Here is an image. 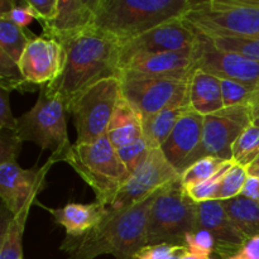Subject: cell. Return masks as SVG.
<instances>
[{
	"instance_id": "cell-1",
	"label": "cell",
	"mask_w": 259,
	"mask_h": 259,
	"mask_svg": "<svg viewBox=\"0 0 259 259\" xmlns=\"http://www.w3.org/2000/svg\"><path fill=\"white\" fill-rule=\"evenodd\" d=\"M157 194L123 209L110 207L103 222L88 233L80 237L66 235L60 249L68 259H95L104 254L134 259L147 247V217Z\"/></svg>"
},
{
	"instance_id": "cell-2",
	"label": "cell",
	"mask_w": 259,
	"mask_h": 259,
	"mask_svg": "<svg viewBox=\"0 0 259 259\" xmlns=\"http://www.w3.org/2000/svg\"><path fill=\"white\" fill-rule=\"evenodd\" d=\"M61 43L65 50L62 72L47 86L63 99L67 109L86 88L120 73V43L95 27Z\"/></svg>"
},
{
	"instance_id": "cell-3",
	"label": "cell",
	"mask_w": 259,
	"mask_h": 259,
	"mask_svg": "<svg viewBox=\"0 0 259 259\" xmlns=\"http://www.w3.org/2000/svg\"><path fill=\"white\" fill-rule=\"evenodd\" d=\"M195 4L196 0H94V27L121 45L158 25L181 19Z\"/></svg>"
},
{
	"instance_id": "cell-4",
	"label": "cell",
	"mask_w": 259,
	"mask_h": 259,
	"mask_svg": "<svg viewBox=\"0 0 259 259\" xmlns=\"http://www.w3.org/2000/svg\"><path fill=\"white\" fill-rule=\"evenodd\" d=\"M65 162L93 189L96 201L109 207L129 177L106 134L91 143L72 144Z\"/></svg>"
},
{
	"instance_id": "cell-5",
	"label": "cell",
	"mask_w": 259,
	"mask_h": 259,
	"mask_svg": "<svg viewBox=\"0 0 259 259\" xmlns=\"http://www.w3.org/2000/svg\"><path fill=\"white\" fill-rule=\"evenodd\" d=\"M67 113L63 99L47 85L40 86L34 106L18 118L15 133L22 142H34L42 151L52 152V163L65 162L72 147L67 133Z\"/></svg>"
},
{
	"instance_id": "cell-6",
	"label": "cell",
	"mask_w": 259,
	"mask_h": 259,
	"mask_svg": "<svg viewBox=\"0 0 259 259\" xmlns=\"http://www.w3.org/2000/svg\"><path fill=\"white\" fill-rule=\"evenodd\" d=\"M197 204L177 181L157 194L147 217V245L186 247V237L199 229Z\"/></svg>"
},
{
	"instance_id": "cell-7",
	"label": "cell",
	"mask_w": 259,
	"mask_h": 259,
	"mask_svg": "<svg viewBox=\"0 0 259 259\" xmlns=\"http://www.w3.org/2000/svg\"><path fill=\"white\" fill-rule=\"evenodd\" d=\"M184 20L201 34L259 38V0H196Z\"/></svg>"
},
{
	"instance_id": "cell-8",
	"label": "cell",
	"mask_w": 259,
	"mask_h": 259,
	"mask_svg": "<svg viewBox=\"0 0 259 259\" xmlns=\"http://www.w3.org/2000/svg\"><path fill=\"white\" fill-rule=\"evenodd\" d=\"M23 142L15 132L2 131L0 138V197L13 217L30 210L35 196L42 190L48 161L42 168L25 169L18 164Z\"/></svg>"
},
{
	"instance_id": "cell-9",
	"label": "cell",
	"mask_w": 259,
	"mask_h": 259,
	"mask_svg": "<svg viewBox=\"0 0 259 259\" xmlns=\"http://www.w3.org/2000/svg\"><path fill=\"white\" fill-rule=\"evenodd\" d=\"M121 96L119 76L104 78L86 88L68 105L77 133L76 143H91L106 134Z\"/></svg>"
},
{
	"instance_id": "cell-10",
	"label": "cell",
	"mask_w": 259,
	"mask_h": 259,
	"mask_svg": "<svg viewBox=\"0 0 259 259\" xmlns=\"http://www.w3.org/2000/svg\"><path fill=\"white\" fill-rule=\"evenodd\" d=\"M123 98L146 119L172 105L189 104L190 78L151 76L120 71Z\"/></svg>"
},
{
	"instance_id": "cell-11",
	"label": "cell",
	"mask_w": 259,
	"mask_h": 259,
	"mask_svg": "<svg viewBox=\"0 0 259 259\" xmlns=\"http://www.w3.org/2000/svg\"><path fill=\"white\" fill-rule=\"evenodd\" d=\"M253 124L249 106H232L204 116L202 137L199 147L181 167L180 175L204 157L233 161V146L238 137Z\"/></svg>"
},
{
	"instance_id": "cell-12",
	"label": "cell",
	"mask_w": 259,
	"mask_h": 259,
	"mask_svg": "<svg viewBox=\"0 0 259 259\" xmlns=\"http://www.w3.org/2000/svg\"><path fill=\"white\" fill-rule=\"evenodd\" d=\"M180 177L181 175L167 161L161 148L151 149L146 161L129 175L110 207L123 209L137 204L180 181Z\"/></svg>"
},
{
	"instance_id": "cell-13",
	"label": "cell",
	"mask_w": 259,
	"mask_h": 259,
	"mask_svg": "<svg viewBox=\"0 0 259 259\" xmlns=\"http://www.w3.org/2000/svg\"><path fill=\"white\" fill-rule=\"evenodd\" d=\"M200 35L181 19L158 25L138 37L120 45V60L138 53L185 52L196 50Z\"/></svg>"
},
{
	"instance_id": "cell-14",
	"label": "cell",
	"mask_w": 259,
	"mask_h": 259,
	"mask_svg": "<svg viewBox=\"0 0 259 259\" xmlns=\"http://www.w3.org/2000/svg\"><path fill=\"white\" fill-rule=\"evenodd\" d=\"M65 63L62 43L47 35H34L19 58L20 73L30 85L45 86L60 77Z\"/></svg>"
},
{
	"instance_id": "cell-15",
	"label": "cell",
	"mask_w": 259,
	"mask_h": 259,
	"mask_svg": "<svg viewBox=\"0 0 259 259\" xmlns=\"http://www.w3.org/2000/svg\"><path fill=\"white\" fill-rule=\"evenodd\" d=\"M196 68L206 71L220 78L239 81L259 86V61L234 52L217 50L201 33Z\"/></svg>"
},
{
	"instance_id": "cell-16",
	"label": "cell",
	"mask_w": 259,
	"mask_h": 259,
	"mask_svg": "<svg viewBox=\"0 0 259 259\" xmlns=\"http://www.w3.org/2000/svg\"><path fill=\"white\" fill-rule=\"evenodd\" d=\"M196 50L185 52L138 53L120 60V71L151 76H174L190 78L196 68Z\"/></svg>"
},
{
	"instance_id": "cell-17",
	"label": "cell",
	"mask_w": 259,
	"mask_h": 259,
	"mask_svg": "<svg viewBox=\"0 0 259 259\" xmlns=\"http://www.w3.org/2000/svg\"><path fill=\"white\" fill-rule=\"evenodd\" d=\"M94 22V0H58L56 17L42 24L43 34L62 42L93 28Z\"/></svg>"
},
{
	"instance_id": "cell-18",
	"label": "cell",
	"mask_w": 259,
	"mask_h": 259,
	"mask_svg": "<svg viewBox=\"0 0 259 259\" xmlns=\"http://www.w3.org/2000/svg\"><path fill=\"white\" fill-rule=\"evenodd\" d=\"M204 116L195 113L191 108L185 111L175 125L168 138L161 147L167 161L175 168L181 171L182 164L199 147L202 137Z\"/></svg>"
},
{
	"instance_id": "cell-19",
	"label": "cell",
	"mask_w": 259,
	"mask_h": 259,
	"mask_svg": "<svg viewBox=\"0 0 259 259\" xmlns=\"http://www.w3.org/2000/svg\"><path fill=\"white\" fill-rule=\"evenodd\" d=\"M197 215H199V227L209 230L214 235L217 240L215 253L218 255H222L223 253L243 244L247 240L235 228L224 205L219 200L197 204Z\"/></svg>"
},
{
	"instance_id": "cell-20",
	"label": "cell",
	"mask_w": 259,
	"mask_h": 259,
	"mask_svg": "<svg viewBox=\"0 0 259 259\" xmlns=\"http://www.w3.org/2000/svg\"><path fill=\"white\" fill-rule=\"evenodd\" d=\"M110 207L101 202L76 204L70 202L60 209H48L57 225L66 229L68 237H80L103 222Z\"/></svg>"
},
{
	"instance_id": "cell-21",
	"label": "cell",
	"mask_w": 259,
	"mask_h": 259,
	"mask_svg": "<svg viewBox=\"0 0 259 259\" xmlns=\"http://www.w3.org/2000/svg\"><path fill=\"white\" fill-rule=\"evenodd\" d=\"M190 108L202 116L224 109L220 78L201 68H195L189 83Z\"/></svg>"
},
{
	"instance_id": "cell-22",
	"label": "cell",
	"mask_w": 259,
	"mask_h": 259,
	"mask_svg": "<svg viewBox=\"0 0 259 259\" xmlns=\"http://www.w3.org/2000/svg\"><path fill=\"white\" fill-rule=\"evenodd\" d=\"M106 136L115 149L128 146L143 137V119L123 95L116 104Z\"/></svg>"
},
{
	"instance_id": "cell-23",
	"label": "cell",
	"mask_w": 259,
	"mask_h": 259,
	"mask_svg": "<svg viewBox=\"0 0 259 259\" xmlns=\"http://www.w3.org/2000/svg\"><path fill=\"white\" fill-rule=\"evenodd\" d=\"M190 109L189 104L172 105L148 118L143 119V137L148 146L153 148H161L171 132L174 131L182 114Z\"/></svg>"
},
{
	"instance_id": "cell-24",
	"label": "cell",
	"mask_w": 259,
	"mask_h": 259,
	"mask_svg": "<svg viewBox=\"0 0 259 259\" xmlns=\"http://www.w3.org/2000/svg\"><path fill=\"white\" fill-rule=\"evenodd\" d=\"M228 215L234 223L235 228L245 238L259 235V202L248 197L240 196L222 201Z\"/></svg>"
},
{
	"instance_id": "cell-25",
	"label": "cell",
	"mask_w": 259,
	"mask_h": 259,
	"mask_svg": "<svg viewBox=\"0 0 259 259\" xmlns=\"http://www.w3.org/2000/svg\"><path fill=\"white\" fill-rule=\"evenodd\" d=\"M30 210L5 218L3 214L0 232V259H23V233Z\"/></svg>"
},
{
	"instance_id": "cell-26",
	"label": "cell",
	"mask_w": 259,
	"mask_h": 259,
	"mask_svg": "<svg viewBox=\"0 0 259 259\" xmlns=\"http://www.w3.org/2000/svg\"><path fill=\"white\" fill-rule=\"evenodd\" d=\"M33 37L34 35L29 34L25 28L14 24L8 18L0 17V51L15 62H19L20 56Z\"/></svg>"
},
{
	"instance_id": "cell-27",
	"label": "cell",
	"mask_w": 259,
	"mask_h": 259,
	"mask_svg": "<svg viewBox=\"0 0 259 259\" xmlns=\"http://www.w3.org/2000/svg\"><path fill=\"white\" fill-rule=\"evenodd\" d=\"M220 83H222L223 101L225 108H232V106L250 108L258 100L259 86L248 85L229 78H220Z\"/></svg>"
},
{
	"instance_id": "cell-28",
	"label": "cell",
	"mask_w": 259,
	"mask_h": 259,
	"mask_svg": "<svg viewBox=\"0 0 259 259\" xmlns=\"http://www.w3.org/2000/svg\"><path fill=\"white\" fill-rule=\"evenodd\" d=\"M259 157V126H248L233 146V161L249 168Z\"/></svg>"
},
{
	"instance_id": "cell-29",
	"label": "cell",
	"mask_w": 259,
	"mask_h": 259,
	"mask_svg": "<svg viewBox=\"0 0 259 259\" xmlns=\"http://www.w3.org/2000/svg\"><path fill=\"white\" fill-rule=\"evenodd\" d=\"M217 50L234 52L252 60L259 61V38L230 37V35H206Z\"/></svg>"
},
{
	"instance_id": "cell-30",
	"label": "cell",
	"mask_w": 259,
	"mask_h": 259,
	"mask_svg": "<svg viewBox=\"0 0 259 259\" xmlns=\"http://www.w3.org/2000/svg\"><path fill=\"white\" fill-rule=\"evenodd\" d=\"M227 162L225 159L217 158V157H204L199 159L181 174V177H180L181 186L185 189L191 185L206 181L207 179L214 176L219 169H222Z\"/></svg>"
},
{
	"instance_id": "cell-31",
	"label": "cell",
	"mask_w": 259,
	"mask_h": 259,
	"mask_svg": "<svg viewBox=\"0 0 259 259\" xmlns=\"http://www.w3.org/2000/svg\"><path fill=\"white\" fill-rule=\"evenodd\" d=\"M234 163V161H228L222 169H219L214 176L207 179L206 181L185 187L184 190L187 194V196H189L192 201L196 202V204L217 200L220 186H222L223 179H224L228 169H229Z\"/></svg>"
},
{
	"instance_id": "cell-32",
	"label": "cell",
	"mask_w": 259,
	"mask_h": 259,
	"mask_svg": "<svg viewBox=\"0 0 259 259\" xmlns=\"http://www.w3.org/2000/svg\"><path fill=\"white\" fill-rule=\"evenodd\" d=\"M32 86L20 73L18 62L12 60L7 53L0 51V88L12 93L15 90H32Z\"/></svg>"
},
{
	"instance_id": "cell-33",
	"label": "cell",
	"mask_w": 259,
	"mask_h": 259,
	"mask_svg": "<svg viewBox=\"0 0 259 259\" xmlns=\"http://www.w3.org/2000/svg\"><path fill=\"white\" fill-rule=\"evenodd\" d=\"M248 176H249V171H248L247 166L238 163L233 164L228 169L227 174H225L224 179H223L217 200L225 201V200H230L237 196H240L243 187H244L245 182H247Z\"/></svg>"
},
{
	"instance_id": "cell-34",
	"label": "cell",
	"mask_w": 259,
	"mask_h": 259,
	"mask_svg": "<svg viewBox=\"0 0 259 259\" xmlns=\"http://www.w3.org/2000/svg\"><path fill=\"white\" fill-rule=\"evenodd\" d=\"M151 149L152 148L148 146V143H147V141L144 139V137H142L141 139L128 144V146L118 148L116 152H118L119 158L121 159L124 166L128 169L129 175H132L144 161H146Z\"/></svg>"
},
{
	"instance_id": "cell-35",
	"label": "cell",
	"mask_w": 259,
	"mask_h": 259,
	"mask_svg": "<svg viewBox=\"0 0 259 259\" xmlns=\"http://www.w3.org/2000/svg\"><path fill=\"white\" fill-rule=\"evenodd\" d=\"M186 248L190 253L210 258L212 253H215L217 240L209 230L199 228L196 232L186 237Z\"/></svg>"
},
{
	"instance_id": "cell-36",
	"label": "cell",
	"mask_w": 259,
	"mask_h": 259,
	"mask_svg": "<svg viewBox=\"0 0 259 259\" xmlns=\"http://www.w3.org/2000/svg\"><path fill=\"white\" fill-rule=\"evenodd\" d=\"M187 252L189 249L185 245H147L143 249L139 250L134 259H182Z\"/></svg>"
},
{
	"instance_id": "cell-37",
	"label": "cell",
	"mask_w": 259,
	"mask_h": 259,
	"mask_svg": "<svg viewBox=\"0 0 259 259\" xmlns=\"http://www.w3.org/2000/svg\"><path fill=\"white\" fill-rule=\"evenodd\" d=\"M220 259H259V235L219 255Z\"/></svg>"
},
{
	"instance_id": "cell-38",
	"label": "cell",
	"mask_w": 259,
	"mask_h": 259,
	"mask_svg": "<svg viewBox=\"0 0 259 259\" xmlns=\"http://www.w3.org/2000/svg\"><path fill=\"white\" fill-rule=\"evenodd\" d=\"M35 19L42 24L51 22L57 14L58 0H27Z\"/></svg>"
},
{
	"instance_id": "cell-39",
	"label": "cell",
	"mask_w": 259,
	"mask_h": 259,
	"mask_svg": "<svg viewBox=\"0 0 259 259\" xmlns=\"http://www.w3.org/2000/svg\"><path fill=\"white\" fill-rule=\"evenodd\" d=\"M0 128L2 131L17 132L18 118H14L10 108V91L0 88Z\"/></svg>"
},
{
	"instance_id": "cell-40",
	"label": "cell",
	"mask_w": 259,
	"mask_h": 259,
	"mask_svg": "<svg viewBox=\"0 0 259 259\" xmlns=\"http://www.w3.org/2000/svg\"><path fill=\"white\" fill-rule=\"evenodd\" d=\"M243 196L259 202V179L249 175L242 191Z\"/></svg>"
},
{
	"instance_id": "cell-41",
	"label": "cell",
	"mask_w": 259,
	"mask_h": 259,
	"mask_svg": "<svg viewBox=\"0 0 259 259\" xmlns=\"http://www.w3.org/2000/svg\"><path fill=\"white\" fill-rule=\"evenodd\" d=\"M250 111H252L253 124L259 126V98H258V100L255 101L252 106H250Z\"/></svg>"
},
{
	"instance_id": "cell-42",
	"label": "cell",
	"mask_w": 259,
	"mask_h": 259,
	"mask_svg": "<svg viewBox=\"0 0 259 259\" xmlns=\"http://www.w3.org/2000/svg\"><path fill=\"white\" fill-rule=\"evenodd\" d=\"M182 259H210V258L202 257V255H197V254H194V253L187 252L186 254H185L184 257H182Z\"/></svg>"
},
{
	"instance_id": "cell-43",
	"label": "cell",
	"mask_w": 259,
	"mask_h": 259,
	"mask_svg": "<svg viewBox=\"0 0 259 259\" xmlns=\"http://www.w3.org/2000/svg\"><path fill=\"white\" fill-rule=\"evenodd\" d=\"M248 171H249V175L258 177V179H259V167H257V166H250L249 168H248Z\"/></svg>"
},
{
	"instance_id": "cell-44",
	"label": "cell",
	"mask_w": 259,
	"mask_h": 259,
	"mask_svg": "<svg viewBox=\"0 0 259 259\" xmlns=\"http://www.w3.org/2000/svg\"><path fill=\"white\" fill-rule=\"evenodd\" d=\"M252 166H257V167H259V157H258L257 159H255L254 162H253V164H252Z\"/></svg>"
}]
</instances>
